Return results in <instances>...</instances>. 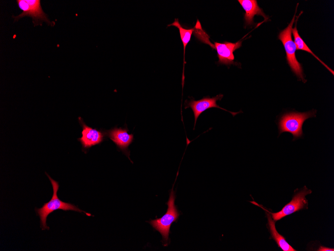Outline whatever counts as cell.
<instances>
[{
    "label": "cell",
    "mask_w": 334,
    "mask_h": 251,
    "mask_svg": "<svg viewBox=\"0 0 334 251\" xmlns=\"http://www.w3.org/2000/svg\"><path fill=\"white\" fill-rule=\"evenodd\" d=\"M176 195L173 189L170 191L169 199L166 203V212L160 218L152 220L149 223L153 228L162 234V241L168 244L170 227L172 224L178 218L180 213L174 204Z\"/></svg>",
    "instance_id": "4"
},
{
    "label": "cell",
    "mask_w": 334,
    "mask_h": 251,
    "mask_svg": "<svg viewBox=\"0 0 334 251\" xmlns=\"http://www.w3.org/2000/svg\"><path fill=\"white\" fill-rule=\"evenodd\" d=\"M295 17L296 14L287 27L280 33L278 39L282 41L284 46L286 53V60L290 69L296 76L298 81L302 80L305 83L306 80L304 77L302 65L296 58V46L292 38V31Z\"/></svg>",
    "instance_id": "2"
},
{
    "label": "cell",
    "mask_w": 334,
    "mask_h": 251,
    "mask_svg": "<svg viewBox=\"0 0 334 251\" xmlns=\"http://www.w3.org/2000/svg\"><path fill=\"white\" fill-rule=\"evenodd\" d=\"M78 120L82 128V136L78 139L84 149H88L95 145L100 143L104 140V134L100 131L93 129L86 125L81 119Z\"/></svg>",
    "instance_id": "9"
},
{
    "label": "cell",
    "mask_w": 334,
    "mask_h": 251,
    "mask_svg": "<svg viewBox=\"0 0 334 251\" xmlns=\"http://www.w3.org/2000/svg\"><path fill=\"white\" fill-rule=\"evenodd\" d=\"M214 48L217 52L220 64L226 65H235L234 52L242 46V41L236 43L224 42L220 43L214 42Z\"/></svg>",
    "instance_id": "8"
},
{
    "label": "cell",
    "mask_w": 334,
    "mask_h": 251,
    "mask_svg": "<svg viewBox=\"0 0 334 251\" xmlns=\"http://www.w3.org/2000/svg\"><path fill=\"white\" fill-rule=\"evenodd\" d=\"M238 2L245 11L244 20L246 26H252L254 24V18L256 15L262 16L265 20L268 18L258 6L257 1L238 0Z\"/></svg>",
    "instance_id": "11"
},
{
    "label": "cell",
    "mask_w": 334,
    "mask_h": 251,
    "mask_svg": "<svg viewBox=\"0 0 334 251\" xmlns=\"http://www.w3.org/2000/svg\"><path fill=\"white\" fill-rule=\"evenodd\" d=\"M316 116V110H312L305 112H292L286 113L278 122L279 134L287 132L294 136V140L303 136L302 125L304 122L310 118Z\"/></svg>",
    "instance_id": "3"
},
{
    "label": "cell",
    "mask_w": 334,
    "mask_h": 251,
    "mask_svg": "<svg viewBox=\"0 0 334 251\" xmlns=\"http://www.w3.org/2000/svg\"><path fill=\"white\" fill-rule=\"evenodd\" d=\"M128 129L114 127L106 131L108 136L123 151L126 150L129 145L132 142L134 136L128 133Z\"/></svg>",
    "instance_id": "10"
},
{
    "label": "cell",
    "mask_w": 334,
    "mask_h": 251,
    "mask_svg": "<svg viewBox=\"0 0 334 251\" xmlns=\"http://www.w3.org/2000/svg\"><path fill=\"white\" fill-rule=\"evenodd\" d=\"M318 250H324V251H334V248H330L326 247L320 246V248Z\"/></svg>",
    "instance_id": "15"
},
{
    "label": "cell",
    "mask_w": 334,
    "mask_h": 251,
    "mask_svg": "<svg viewBox=\"0 0 334 251\" xmlns=\"http://www.w3.org/2000/svg\"><path fill=\"white\" fill-rule=\"evenodd\" d=\"M46 173L51 182L53 189V194L49 201L44 203L41 208L36 209V214L40 218V224L42 230L49 229V227L46 224L47 217L50 213L58 209H62L64 211L72 210L80 212H84L88 215H91L90 214L86 213L72 203L60 200L57 195V192L59 189L58 182L52 179L48 174Z\"/></svg>",
    "instance_id": "1"
},
{
    "label": "cell",
    "mask_w": 334,
    "mask_h": 251,
    "mask_svg": "<svg viewBox=\"0 0 334 251\" xmlns=\"http://www.w3.org/2000/svg\"><path fill=\"white\" fill-rule=\"evenodd\" d=\"M310 193L312 191L304 186L302 190L294 196L292 200L286 204L280 211L276 213L270 212L272 219L275 221H277L306 207L308 200L305 196Z\"/></svg>",
    "instance_id": "7"
},
{
    "label": "cell",
    "mask_w": 334,
    "mask_h": 251,
    "mask_svg": "<svg viewBox=\"0 0 334 251\" xmlns=\"http://www.w3.org/2000/svg\"><path fill=\"white\" fill-rule=\"evenodd\" d=\"M16 3L22 12L16 17L13 16L15 22L25 16H29L32 18L34 26L41 25L42 22H46L51 26L55 24L54 22L49 20L42 10L40 0H17Z\"/></svg>",
    "instance_id": "5"
},
{
    "label": "cell",
    "mask_w": 334,
    "mask_h": 251,
    "mask_svg": "<svg viewBox=\"0 0 334 251\" xmlns=\"http://www.w3.org/2000/svg\"><path fill=\"white\" fill-rule=\"evenodd\" d=\"M222 94H219L214 97L210 98L209 96L204 97L199 100H194V98H190V101H186L184 108H191L194 117V130L195 128L196 120L200 115L207 109L212 108H218L226 111L229 112L234 117L236 114L242 112V111L237 112H232L220 107L216 104L218 100H220L223 97Z\"/></svg>",
    "instance_id": "6"
},
{
    "label": "cell",
    "mask_w": 334,
    "mask_h": 251,
    "mask_svg": "<svg viewBox=\"0 0 334 251\" xmlns=\"http://www.w3.org/2000/svg\"><path fill=\"white\" fill-rule=\"evenodd\" d=\"M296 26L294 28L292 29V33L294 36V43L296 46V50H302L306 51L310 54H311L314 57L318 60L326 68L329 70L332 75L334 74V72L326 64H324L322 60L320 59L308 48V47L306 45L304 40L300 36L298 31L296 29Z\"/></svg>",
    "instance_id": "13"
},
{
    "label": "cell",
    "mask_w": 334,
    "mask_h": 251,
    "mask_svg": "<svg viewBox=\"0 0 334 251\" xmlns=\"http://www.w3.org/2000/svg\"><path fill=\"white\" fill-rule=\"evenodd\" d=\"M260 206L266 212L268 220V225L271 236L276 241L278 247L284 251H296V250L288 243L284 237L277 231L275 226V221L271 218L270 212L264 209L261 205Z\"/></svg>",
    "instance_id": "12"
},
{
    "label": "cell",
    "mask_w": 334,
    "mask_h": 251,
    "mask_svg": "<svg viewBox=\"0 0 334 251\" xmlns=\"http://www.w3.org/2000/svg\"><path fill=\"white\" fill-rule=\"evenodd\" d=\"M170 26L176 27V28H178L179 30L180 39L184 46V64H185L184 55H185L186 47L188 45V42L190 41L191 36L194 31V28L190 29H184L181 26V25L179 23L178 19H175L174 21L172 24L168 25V26L169 27Z\"/></svg>",
    "instance_id": "14"
}]
</instances>
